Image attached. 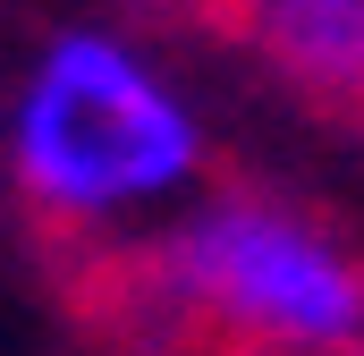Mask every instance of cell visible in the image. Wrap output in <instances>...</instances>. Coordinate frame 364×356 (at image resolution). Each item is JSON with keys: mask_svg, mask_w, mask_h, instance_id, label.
<instances>
[{"mask_svg": "<svg viewBox=\"0 0 364 356\" xmlns=\"http://www.w3.org/2000/svg\"><path fill=\"white\" fill-rule=\"evenodd\" d=\"M9 187L60 229H119L178 212L203 187L212 127L161 51L127 26L68 17L34 43L0 110Z\"/></svg>", "mask_w": 364, "mask_h": 356, "instance_id": "obj_1", "label": "cell"}, {"mask_svg": "<svg viewBox=\"0 0 364 356\" xmlns=\"http://www.w3.org/2000/svg\"><path fill=\"white\" fill-rule=\"evenodd\" d=\"M153 288L161 305L279 356L364 348V255L288 195L195 187L153 238Z\"/></svg>", "mask_w": 364, "mask_h": 356, "instance_id": "obj_2", "label": "cell"}, {"mask_svg": "<svg viewBox=\"0 0 364 356\" xmlns=\"http://www.w3.org/2000/svg\"><path fill=\"white\" fill-rule=\"evenodd\" d=\"M237 43L288 93L356 110L364 102V0H229Z\"/></svg>", "mask_w": 364, "mask_h": 356, "instance_id": "obj_3", "label": "cell"}]
</instances>
